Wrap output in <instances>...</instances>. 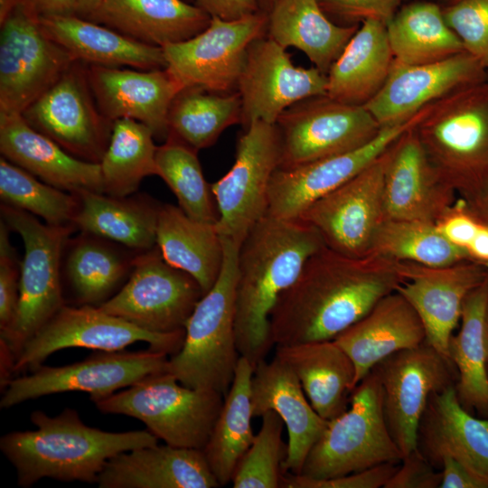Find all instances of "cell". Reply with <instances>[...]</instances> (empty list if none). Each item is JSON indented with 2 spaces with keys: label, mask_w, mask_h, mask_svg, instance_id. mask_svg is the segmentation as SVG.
I'll return each instance as SVG.
<instances>
[{
  "label": "cell",
  "mask_w": 488,
  "mask_h": 488,
  "mask_svg": "<svg viewBox=\"0 0 488 488\" xmlns=\"http://www.w3.org/2000/svg\"><path fill=\"white\" fill-rule=\"evenodd\" d=\"M276 126L281 140L279 168L287 169L355 150L374 139L381 127L364 106L328 96L286 108Z\"/></svg>",
  "instance_id": "7c38bea8"
},
{
  "label": "cell",
  "mask_w": 488,
  "mask_h": 488,
  "mask_svg": "<svg viewBox=\"0 0 488 488\" xmlns=\"http://www.w3.org/2000/svg\"><path fill=\"white\" fill-rule=\"evenodd\" d=\"M221 241L224 258L221 274L188 319L183 343L169 357L167 371L186 387L225 396L240 357L235 335L239 246L226 238Z\"/></svg>",
  "instance_id": "5b68a950"
},
{
  "label": "cell",
  "mask_w": 488,
  "mask_h": 488,
  "mask_svg": "<svg viewBox=\"0 0 488 488\" xmlns=\"http://www.w3.org/2000/svg\"><path fill=\"white\" fill-rule=\"evenodd\" d=\"M442 472L435 468L416 448L405 455L384 488H438Z\"/></svg>",
  "instance_id": "f907efd6"
},
{
  "label": "cell",
  "mask_w": 488,
  "mask_h": 488,
  "mask_svg": "<svg viewBox=\"0 0 488 488\" xmlns=\"http://www.w3.org/2000/svg\"><path fill=\"white\" fill-rule=\"evenodd\" d=\"M99 488H215L203 450L154 445L119 453L100 473Z\"/></svg>",
  "instance_id": "83f0119b"
},
{
  "label": "cell",
  "mask_w": 488,
  "mask_h": 488,
  "mask_svg": "<svg viewBox=\"0 0 488 488\" xmlns=\"http://www.w3.org/2000/svg\"><path fill=\"white\" fill-rule=\"evenodd\" d=\"M1 214L9 229L21 236L24 247L15 322L7 335L0 336L16 361L24 344L66 304L61 257L75 226L42 223L36 216L5 203Z\"/></svg>",
  "instance_id": "ba28073f"
},
{
  "label": "cell",
  "mask_w": 488,
  "mask_h": 488,
  "mask_svg": "<svg viewBox=\"0 0 488 488\" xmlns=\"http://www.w3.org/2000/svg\"><path fill=\"white\" fill-rule=\"evenodd\" d=\"M88 78L102 115L114 122L130 118L166 140L170 106L183 89L166 69L129 70L88 65Z\"/></svg>",
  "instance_id": "cb8c5ba5"
},
{
  "label": "cell",
  "mask_w": 488,
  "mask_h": 488,
  "mask_svg": "<svg viewBox=\"0 0 488 488\" xmlns=\"http://www.w3.org/2000/svg\"><path fill=\"white\" fill-rule=\"evenodd\" d=\"M402 458L386 422L380 379L371 370L352 390L348 408L328 421L299 474L328 479Z\"/></svg>",
  "instance_id": "52a82bcc"
},
{
  "label": "cell",
  "mask_w": 488,
  "mask_h": 488,
  "mask_svg": "<svg viewBox=\"0 0 488 488\" xmlns=\"http://www.w3.org/2000/svg\"><path fill=\"white\" fill-rule=\"evenodd\" d=\"M157 175L175 195L179 207L192 219L216 224L219 212L213 194L202 174L197 150L180 140L168 136L157 146Z\"/></svg>",
  "instance_id": "ee69618b"
},
{
  "label": "cell",
  "mask_w": 488,
  "mask_h": 488,
  "mask_svg": "<svg viewBox=\"0 0 488 488\" xmlns=\"http://www.w3.org/2000/svg\"><path fill=\"white\" fill-rule=\"evenodd\" d=\"M400 0H317L324 10L349 22L380 20L387 24Z\"/></svg>",
  "instance_id": "816d5d0a"
},
{
  "label": "cell",
  "mask_w": 488,
  "mask_h": 488,
  "mask_svg": "<svg viewBox=\"0 0 488 488\" xmlns=\"http://www.w3.org/2000/svg\"><path fill=\"white\" fill-rule=\"evenodd\" d=\"M394 59L404 64L439 61L465 52L434 3L418 2L396 12L387 23Z\"/></svg>",
  "instance_id": "ab89813d"
},
{
  "label": "cell",
  "mask_w": 488,
  "mask_h": 488,
  "mask_svg": "<svg viewBox=\"0 0 488 488\" xmlns=\"http://www.w3.org/2000/svg\"><path fill=\"white\" fill-rule=\"evenodd\" d=\"M9 227L0 223V336L7 335L15 322L21 275V262L9 239Z\"/></svg>",
  "instance_id": "c3c4849f"
},
{
  "label": "cell",
  "mask_w": 488,
  "mask_h": 488,
  "mask_svg": "<svg viewBox=\"0 0 488 488\" xmlns=\"http://www.w3.org/2000/svg\"><path fill=\"white\" fill-rule=\"evenodd\" d=\"M390 146L298 218L314 228L329 249L350 257L370 254L374 236L385 220L383 188Z\"/></svg>",
  "instance_id": "ac0fdd59"
},
{
  "label": "cell",
  "mask_w": 488,
  "mask_h": 488,
  "mask_svg": "<svg viewBox=\"0 0 488 488\" xmlns=\"http://www.w3.org/2000/svg\"><path fill=\"white\" fill-rule=\"evenodd\" d=\"M358 28L330 21L317 0H277L267 15V29L276 42L302 51L327 75Z\"/></svg>",
  "instance_id": "836d02e7"
},
{
  "label": "cell",
  "mask_w": 488,
  "mask_h": 488,
  "mask_svg": "<svg viewBox=\"0 0 488 488\" xmlns=\"http://www.w3.org/2000/svg\"><path fill=\"white\" fill-rule=\"evenodd\" d=\"M251 402L254 418L271 410L283 420L288 434L283 473L299 474L328 421L314 410L292 370L275 355L254 367Z\"/></svg>",
  "instance_id": "d4e9b609"
},
{
  "label": "cell",
  "mask_w": 488,
  "mask_h": 488,
  "mask_svg": "<svg viewBox=\"0 0 488 488\" xmlns=\"http://www.w3.org/2000/svg\"><path fill=\"white\" fill-rule=\"evenodd\" d=\"M389 433L403 457L417 448V430L430 395L457 381L454 363L425 341L376 364Z\"/></svg>",
  "instance_id": "e0dca14e"
},
{
  "label": "cell",
  "mask_w": 488,
  "mask_h": 488,
  "mask_svg": "<svg viewBox=\"0 0 488 488\" xmlns=\"http://www.w3.org/2000/svg\"><path fill=\"white\" fill-rule=\"evenodd\" d=\"M115 242L83 232L67 240L65 277L76 305L100 306L126 283L140 252H126Z\"/></svg>",
  "instance_id": "d590c367"
},
{
  "label": "cell",
  "mask_w": 488,
  "mask_h": 488,
  "mask_svg": "<svg viewBox=\"0 0 488 488\" xmlns=\"http://www.w3.org/2000/svg\"><path fill=\"white\" fill-rule=\"evenodd\" d=\"M30 418L36 429L13 431L0 438V449L23 488L43 478L97 483L116 455L158 444L147 429L109 432L89 427L70 408L54 417L34 410Z\"/></svg>",
  "instance_id": "3957f363"
},
{
  "label": "cell",
  "mask_w": 488,
  "mask_h": 488,
  "mask_svg": "<svg viewBox=\"0 0 488 488\" xmlns=\"http://www.w3.org/2000/svg\"><path fill=\"white\" fill-rule=\"evenodd\" d=\"M267 28V15L258 12L237 19L211 17L195 36L163 48L166 69L185 87L219 93L238 88L248 50Z\"/></svg>",
  "instance_id": "2e32d148"
},
{
  "label": "cell",
  "mask_w": 488,
  "mask_h": 488,
  "mask_svg": "<svg viewBox=\"0 0 488 488\" xmlns=\"http://www.w3.org/2000/svg\"><path fill=\"white\" fill-rule=\"evenodd\" d=\"M45 32L77 61L88 65L137 70L166 68L162 47L135 41L77 15L40 17Z\"/></svg>",
  "instance_id": "1f68e13d"
},
{
  "label": "cell",
  "mask_w": 488,
  "mask_h": 488,
  "mask_svg": "<svg viewBox=\"0 0 488 488\" xmlns=\"http://www.w3.org/2000/svg\"><path fill=\"white\" fill-rule=\"evenodd\" d=\"M156 246L171 266L191 275L204 294L215 285L224 251L215 224L189 217L179 206L161 205Z\"/></svg>",
  "instance_id": "8d00e7d4"
},
{
  "label": "cell",
  "mask_w": 488,
  "mask_h": 488,
  "mask_svg": "<svg viewBox=\"0 0 488 488\" xmlns=\"http://www.w3.org/2000/svg\"><path fill=\"white\" fill-rule=\"evenodd\" d=\"M474 260L481 263L488 261V226L480 223L477 232L467 247Z\"/></svg>",
  "instance_id": "680465c9"
},
{
  "label": "cell",
  "mask_w": 488,
  "mask_h": 488,
  "mask_svg": "<svg viewBox=\"0 0 488 488\" xmlns=\"http://www.w3.org/2000/svg\"><path fill=\"white\" fill-rule=\"evenodd\" d=\"M333 341L352 359L358 384L388 356L423 343L426 332L413 306L395 291Z\"/></svg>",
  "instance_id": "f1b7e54d"
},
{
  "label": "cell",
  "mask_w": 488,
  "mask_h": 488,
  "mask_svg": "<svg viewBox=\"0 0 488 488\" xmlns=\"http://www.w3.org/2000/svg\"><path fill=\"white\" fill-rule=\"evenodd\" d=\"M0 151L4 158L50 185L74 194L103 193L99 163L70 155L21 114L0 113Z\"/></svg>",
  "instance_id": "4316f807"
},
{
  "label": "cell",
  "mask_w": 488,
  "mask_h": 488,
  "mask_svg": "<svg viewBox=\"0 0 488 488\" xmlns=\"http://www.w3.org/2000/svg\"><path fill=\"white\" fill-rule=\"evenodd\" d=\"M370 253L433 267L473 259L466 249L444 237L436 224L409 220L385 219L374 236Z\"/></svg>",
  "instance_id": "7bdbcfd3"
},
{
  "label": "cell",
  "mask_w": 488,
  "mask_h": 488,
  "mask_svg": "<svg viewBox=\"0 0 488 488\" xmlns=\"http://www.w3.org/2000/svg\"><path fill=\"white\" fill-rule=\"evenodd\" d=\"M241 99V124L254 121L276 124L294 104L327 93V75L315 67L293 64L286 49L268 35L249 46L238 83Z\"/></svg>",
  "instance_id": "d6986e66"
},
{
  "label": "cell",
  "mask_w": 488,
  "mask_h": 488,
  "mask_svg": "<svg viewBox=\"0 0 488 488\" xmlns=\"http://www.w3.org/2000/svg\"><path fill=\"white\" fill-rule=\"evenodd\" d=\"M483 265L486 267V268L488 269V261L483 262Z\"/></svg>",
  "instance_id": "be15d7a7"
},
{
  "label": "cell",
  "mask_w": 488,
  "mask_h": 488,
  "mask_svg": "<svg viewBox=\"0 0 488 488\" xmlns=\"http://www.w3.org/2000/svg\"><path fill=\"white\" fill-rule=\"evenodd\" d=\"M319 232L300 219L267 214L242 241L235 287L238 351L255 367L274 346L270 314L279 296L298 277L306 260L322 249Z\"/></svg>",
  "instance_id": "7a4b0ae2"
},
{
  "label": "cell",
  "mask_w": 488,
  "mask_h": 488,
  "mask_svg": "<svg viewBox=\"0 0 488 488\" xmlns=\"http://www.w3.org/2000/svg\"><path fill=\"white\" fill-rule=\"evenodd\" d=\"M186 1H188V2H189V1H192V0H186Z\"/></svg>",
  "instance_id": "03108f58"
},
{
  "label": "cell",
  "mask_w": 488,
  "mask_h": 488,
  "mask_svg": "<svg viewBox=\"0 0 488 488\" xmlns=\"http://www.w3.org/2000/svg\"><path fill=\"white\" fill-rule=\"evenodd\" d=\"M261 427L233 474V488H278L287 444L283 440L284 422L274 411L262 416Z\"/></svg>",
  "instance_id": "bcb514c9"
},
{
  "label": "cell",
  "mask_w": 488,
  "mask_h": 488,
  "mask_svg": "<svg viewBox=\"0 0 488 488\" xmlns=\"http://www.w3.org/2000/svg\"><path fill=\"white\" fill-rule=\"evenodd\" d=\"M398 269L403 281L396 291L418 313L427 343L451 361L449 341L460 321L464 300L487 280L488 269L474 259L439 267L398 261Z\"/></svg>",
  "instance_id": "7402d4cb"
},
{
  "label": "cell",
  "mask_w": 488,
  "mask_h": 488,
  "mask_svg": "<svg viewBox=\"0 0 488 488\" xmlns=\"http://www.w3.org/2000/svg\"><path fill=\"white\" fill-rule=\"evenodd\" d=\"M487 370H488V366H487Z\"/></svg>",
  "instance_id": "003e7915"
},
{
  "label": "cell",
  "mask_w": 488,
  "mask_h": 488,
  "mask_svg": "<svg viewBox=\"0 0 488 488\" xmlns=\"http://www.w3.org/2000/svg\"><path fill=\"white\" fill-rule=\"evenodd\" d=\"M21 115L33 128L88 162L100 163L110 140L113 122L100 112L88 64L80 61Z\"/></svg>",
  "instance_id": "9a60e30c"
},
{
  "label": "cell",
  "mask_w": 488,
  "mask_h": 488,
  "mask_svg": "<svg viewBox=\"0 0 488 488\" xmlns=\"http://www.w3.org/2000/svg\"><path fill=\"white\" fill-rule=\"evenodd\" d=\"M241 108L238 91L219 93L185 87L170 106L168 136L197 151L208 147L227 127L241 123Z\"/></svg>",
  "instance_id": "60d3db41"
},
{
  "label": "cell",
  "mask_w": 488,
  "mask_h": 488,
  "mask_svg": "<svg viewBox=\"0 0 488 488\" xmlns=\"http://www.w3.org/2000/svg\"><path fill=\"white\" fill-rule=\"evenodd\" d=\"M102 0H79L77 16L87 18Z\"/></svg>",
  "instance_id": "91938a15"
},
{
  "label": "cell",
  "mask_w": 488,
  "mask_h": 488,
  "mask_svg": "<svg viewBox=\"0 0 488 488\" xmlns=\"http://www.w3.org/2000/svg\"><path fill=\"white\" fill-rule=\"evenodd\" d=\"M78 195L75 227L82 232L144 252L156 246L161 205L147 196L116 197L83 192Z\"/></svg>",
  "instance_id": "e575fe53"
},
{
  "label": "cell",
  "mask_w": 488,
  "mask_h": 488,
  "mask_svg": "<svg viewBox=\"0 0 488 488\" xmlns=\"http://www.w3.org/2000/svg\"><path fill=\"white\" fill-rule=\"evenodd\" d=\"M275 356L296 374L324 419L330 421L348 408L357 385L355 367L333 340L276 346Z\"/></svg>",
  "instance_id": "4dcf8cb0"
},
{
  "label": "cell",
  "mask_w": 488,
  "mask_h": 488,
  "mask_svg": "<svg viewBox=\"0 0 488 488\" xmlns=\"http://www.w3.org/2000/svg\"><path fill=\"white\" fill-rule=\"evenodd\" d=\"M399 463H384L362 471L328 479H314L303 474L283 473L280 487L384 488L387 482L397 471Z\"/></svg>",
  "instance_id": "681fc988"
},
{
  "label": "cell",
  "mask_w": 488,
  "mask_h": 488,
  "mask_svg": "<svg viewBox=\"0 0 488 488\" xmlns=\"http://www.w3.org/2000/svg\"><path fill=\"white\" fill-rule=\"evenodd\" d=\"M0 196L3 203L40 217L49 225L75 226L79 208L77 194L42 182L3 156L0 158Z\"/></svg>",
  "instance_id": "f6af8a7d"
},
{
  "label": "cell",
  "mask_w": 488,
  "mask_h": 488,
  "mask_svg": "<svg viewBox=\"0 0 488 488\" xmlns=\"http://www.w3.org/2000/svg\"><path fill=\"white\" fill-rule=\"evenodd\" d=\"M253 372L254 366L240 356L232 383L203 448L220 486L231 483L239 461L255 437L251 425L254 418L251 402Z\"/></svg>",
  "instance_id": "f35d334b"
},
{
  "label": "cell",
  "mask_w": 488,
  "mask_h": 488,
  "mask_svg": "<svg viewBox=\"0 0 488 488\" xmlns=\"http://www.w3.org/2000/svg\"><path fill=\"white\" fill-rule=\"evenodd\" d=\"M479 225L480 222L465 210L460 198L452 210L436 223L444 237L453 244L466 249L474 238Z\"/></svg>",
  "instance_id": "f5cc1de1"
},
{
  "label": "cell",
  "mask_w": 488,
  "mask_h": 488,
  "mask_svg": "<svg viewBox=\"0 0 488 488\" xmlns=\"http://www.w3.org/2000/svg\"><path fill=\"white\" fill-rule=\"evenodd\" d=\"M154 138L152 130L143 123L130 118L113 122L110 140L99 163L103 193L129 196L145 177L157 175Z\"/></svg>",
  "instance_id": "b9f144b4"
},
{
  "label": "cell",
  "mask_w": 488,
  "mask_h": 488,
  "mask_svg": "<svg viewBox=\"0 0 488 488\" xmlns=\"http://www.w3.org/2000/svg\"><path fill=\"white\" fill-rule=\"evenodd\" d=\"M403 277L398 261L350 257L326 246L314 253L270 314L275 346L333 340L364 317Z\"/></svg>",
  "instance_id": "6da1fadb"
},
{
  "label": "cell",
  "mask_w": 488,
  "mask_h": 488,
  "mask_svg": "<svg viewBox=\"0 0 488 488\" xmlns=\"http://www.w3.org/2000/svg\"><path fill=\"white\" fill-rule=\"evenodd\" d=\"M185 331L151 333L112 314L99 306L65 304L24 344L14 365V376L32 371L53 352L66 348L120 351L137 342L169 356L182 347Z\"/></svg>",
  "instance_id": "5bb4252c"
},
{
  "label": "cell",
  "mask_w": 488,
  "mask_h": 488,
  "mask_svg": "<svg viewBox=\"0 0 488 488\" xmlns=\"http://www.w3.org/2000/svg\"><path fill=\"white\" fill-rule=\"evenodd\" d=\"M86 19L139 42L164 47L200 33L211 17L186 0H102Z\"/></svg>",
  "instance_id": "f546056e"
},
{
  "label": "cell",
  "mask_w": 488,
  "mask_h": 488,
  "mask_svg": "<svg viewBox=\"0 0 488 488\" xmlns=\"http://www.w3.org/2000/svg\"><path fill=\"white\" fill-rule=\"evenodd\" d=\"M417 449L438 470L451 457L488 483V418L466 411L455 386L430 395L418 427Z\"/></svg>",
  "instance_id": "484cf974"
},
{
  "label": "cell",
  "mask_w": 488,
  "mask_h": 488,
  "mask_svg": "<svg viewBox=\"0 0 488 488\" xmlns=\"http://www.w3.org/2000/svg\"><path fill=\"white\" fill-rule=\"evenodd\" d=\"M40 17L77 15L79 0H23Z\"/></svg>",
  "instance_id": "9f6ffc18"
},
{
  "label": "cell",
  "mask_w": 488,
  "mask_h": 488,
  "mask_svg": "<svg viewBox=\"0 0 488 488\" xmlns=\"http://www.w3.org/2000/svg\"><path fill=\"white\" fill-rule=\"evenodd\" d=\"M451 1H452V3H454V2L458 1V0H451Z\"/></svg>",
  "instance_id": "e7e4bbea"
},
{
  "label": "cell",
  "mask_w": 488,
  "mask_h": 488,
  "mask_svg": "<svg viewBox=\"0 0 488 488\" xmlns=\"http://www.w3.org/2000/svg\"><path fill=\"white\" fill-rule=\"evenodd\" d=\"M393 62L386 23L366 19L330 68L326 96L364 106L380 90Z\"/></svg>",
  "instance_id": "d6a6232c"
},
{
  "label": "cell",
  "mask_w": 488,
  "mask_h": 488,
  "mask_svg": "<svg viewBox=\"0 0 488 488\" xmlns=\"http://www.w3.org/2000/svg\"><path fill=\"white\" fill-rule=\"evenodd\" d=\"M169 355L148 348L143 351H98L71 364H41L29 374L16 376L2 391L0 407L9 408L43 396L82 391L90 400L127 388L140 380L167 371Z\"/></svg>",
  "instance_id": "8fae6325"
},
{
  "label": "cell",
  "mask_w": 488,
  "mask_h": 488,
  "mask_svg": "<svg viewBox=\"0 0 488 488\" xmlns=\"http://www.w3.org/2000/svg\"><path fill=\"white\" fill-rule=\"evenodd\" d=\"M462 201L465 210L477 221L488 226V181L473 196Z\"/></svg>",
  "instance_id": "6f0895ef"
},
{
  "label": "cell",
  "mask_w": 488,
  "mask_h": 488,
  "mask_svg": "<svg viewBox=\"0 0 488 488\" xmlns=\"http://www.w3.org/2000/svg\"><path fill=\"white\" fill-rule=\"evenodd\" d=\"M223 400L221 393L183 385L166 371L91 401L102 413L140 420L164 444L203 450Z\"/></svg>",
  "instance_id": "8992f818"
},
{
  "label": "cell",
  "mask_w": 488,
  "mask_h": 488,
  "mask_svg": "<svg viewBox=\"0 0 488 488\" xmlns=\"http://www.w3.org/2000/svg\"><path fill=\"white\" fill-rule=\"evenodd\" d=\"M487 79L488 70L467 52L424 64L394 59L384 85L364 107L381 127H392L450 93Z\"/></svg>",
  "instance_id": "44dd1931"
},
{
  "label": "cell",
  "mask_w": 488,
  "mask_h": 488,
  "mask_svg": "<svg viewBox=\"0 0 488 488\" xmlns=\"http://www.w3.org/2000/svg\"><path fill=\"white\" fill-rule=\"evenodd\" d=\"M414 130L441 178L469 199L488 181V79L428 106Z\"/></svg>",
  "instance_id": "277c9868"
},
{
  "label": "cell",
  "mask_w": 488,
  "mask_h": 488,
  "mask_svg": "<svg viewBox=\"0 0 488 488\" xmlns=\"http://www.w3.org/2000/svg\"><path fill=\"white\" fill-rule=\"evenodd\" d=\"M0 113L22 114L77 61L23 1L0 17Z\"/></svg>",
  "instance_id": "9c48e42d"
},
{
  "label": "cell",
  "mask_w": 488,
  "mask_h": 488,
  "mask_svg": "<svg viewBox=\"0 0 488 488\" xmlns=\"http://www.w3.org/2000/svg\"><path fill=\"white\" fill-rule=\"evenodd\" d=\"M484 340H485V347H486L487 361H488V298H487L485 314H484Z\"/></svg>",
  "instance_id": "94428289"
},
{
  "label": "cell",
  "mask_w": 488,
  "mask_h": 488,
  "mask_svg": "<svg viewBox=\"0 0 488 488\" xmlns=\"http://www.w3.org/2000/svg\"><path fill=\"white\" fill-rule=\"evenodd\" d=\"M441 488H488V483L470 472L451 457H445L441 465Z\"/></svg>",
  "instance_id": "11a10c76"
},
{
  "label": "cell",
  "mask_w": 488,
  "mask_h": 488,
  "mask_svg": "<svg viewBox=\"0 0 488 488\" xmlns=\"http://www.w3.org/2000/svg\"><path fill=\"white\" fill-rule=\"evenodd\" d=\"M281 163L276 124L254 121L245 127L228 173L211 184L219 212L215 224L221 238L240 246L250 230L267 214L268 189Z\"/></svg>",
  "instance_id": "30bf717a"
},
{
  "label": "cell",
  "mask_w": 488,
  "mask_h": 488,
  "mask_svg": "<svg viewBox=\"0 0 488 488\" xmlns=\"http://www.w3.org/2000/svg\"><path fill=\"white\" fill-rule=\"evenodd\" d=\"M211 17L237 20L258 11L257 0H194Z\"/></svg>",
  "instance_id": "db71d44e"
},
{
  "label": "cell",
  "mask_w": 488,
  "mask_h": 488,
  "mask_svg": "<svg viewBox=\"0 0 488 488\" xmlns=\"http://www.w3.org/2000/svg\"><path fill=\"white\" fill-rule=\"evenodd\" d=\"M488 278L465 298L459 332L449 341V357L457 371L455 385L461 406L469 413L488 418V361L484 314Z\"/></svg>",
  "instance_id": "74e56055"
},
{
  "label": "cell",
  "mask_w": 488,
  "mask_h": 488,
  "mask_svg": "<svg viewBox=\"0 0 488 488\" xmlns=\"http://www.w3.org/2000/svg\"><path fill=\"white\" fill-rule=\"evenodd\" d=\"M203 295L199 283L168 264L155 246L136 256L126 283L99 307L148 332L169 333L184 330Z\"/></svg>",
  "instance_id": "4fadbf2b"
},
{
  "label": "cell",
  "mask_w": 488,
  "mask_h": 488,
  "mask_svg": "<svg viewBox=\"0 0 488 488\" xmlns=\"http://www.w3.org/2000/svg\"><path fill=\"white\" fill-rule=\"evenodd\" d=\"M267 3H268L270 5H272L277 0H265Z\"/></svg>",
  "instance_id": "6125c7cd"
},
{
  "label": "cell",
  "mask_w": 488,
  "mask_h": 488,
  "mask_svg": "<svg viewBox=\"0 0 488 488\" xmlns=\"http://www.w3.org/2000/svg\"><path fill=\"white\" fill-rule=\"evenodd\" d=\"M427 108L404 123L382 127L374 139L355 150L293 168H277L269 184L267 214L285 220L298 219L312 203L354 177L382 155L418 122Z\"/></svg>",
  "instance_id": "ffe728a7"
},
{
  "label": "cell",
  "mask_w": 488,
  "mask_h": 488,
  "mask_svg": "<svg viewBox=\"0 0 488 488\" xmlns=\"http://www.w3.org/2000/svg\"><path fill=\"white\" fill-rule=\"evenodd\" d=\"M414 127L390 146L384 176V217L436 224L459 197L430 163Z\"/></svg>",
  "instance_id": "603a6c76"
},
{
  "label": "cell",
  "mask_w": 488,
  "mask_h": 488,
  "mask_svg": "<svg viewBox=\"0 0 488 488\" xmlns=\"http://www.w3.org/2000/svg\"><path fill=\"white\" fill-rule=\"evenodd\" d=\"M443 14L465 51L488 70V0H458Z\"/></svg>",
  "instance_id": "7dc6e473"
}]
</instances>
